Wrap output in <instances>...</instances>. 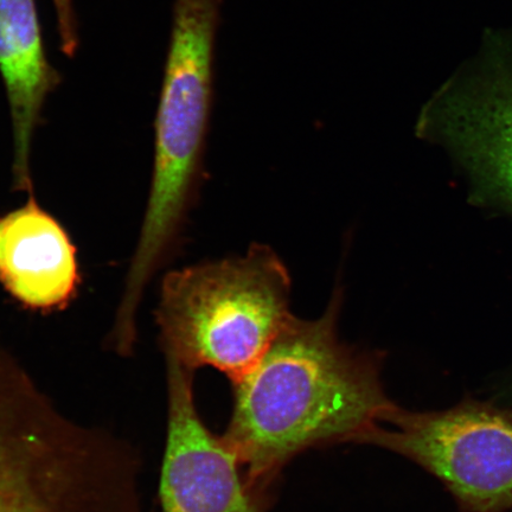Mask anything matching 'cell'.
<instances>
[{"instance_id": "3957f363", "label": "cell", "mask_w": 512, "mask_h": 512, "mask_svg": "<svg viewBox=\"0 0 512 512\" xmlns=\"http://www.w3.org/2000/svg\"><path fill=\"white\" fill-rule=\"evenodd\" d=\"M222 0H175L155 120L151 188L126 284L142 292L170 259L200 176Z\"/></svg>"}, {"instance_id": "9c48e42d", "label": "cell", "mask_w": 512, "mask_h": 512, "mask_svg": "<svg viewBox=\"0 0 512 512\" xmlns=\"http://www.w3.org/2000/svg\"><path fill=\"white\" fill-rule=\"evenodd\" d=\"M0 512H138L104 480L60 460L0 457Z\"/></svg>"}, {"instance_id": "7a4b0ae2", "label": "cell", "mask_w": 512, "mask_h": 512, "mask_svg": "<svg viewBox=\"0 0 512 512\" xmlns=\"http://www.w3.org/2000/svg\"><path fill=\"white\" fill-rule=\"evenodd\" d=\"M291 279L270 247L165 275L156 311L165 361L195 373L211 367L233 383L246 375L294 317Z\"/></svg>"}, {"instance_id": "30bf717a", "label": "cell", "mask_w": 512, "mask_h": 512, "mask_svg": "<svg viewBox=\"0 0 512 512\" xmlns=\"http://www.w3.org/2000/svg\"><path fill=\"white\" fill-rule=\"evenodd\" d=\"M57 29H59L62 53L70 59L79 49V24L73 6V0H53Z\"/></svg>"}, {"instance_id": "8992f818", "label": "cell", "mask_w": 512, "mask_h": 512, "mask_svg": "<svg viewBox=\"0 0 512 512\" xmlns=\"http://www.w3.org/2000/svg\"><path fill=\"white\" fill-rule=\"evenodd\" d=\"M192 371L166 361L168 428L159 480L162 512H262L255 488L233 448L197 411Z\"/></svg>"}, {"instance_id": "5b68a950", "label": "cell", "mask_w": 512, "mask_h": 512, "mask_svg": "<svg viewBox=\"0 0 512 512\" xmlns=\"http://www.w3.org/2000/svg\"><path fill=\"white\" fill-rule=\"evenodd\" d=\"M416 133L444 145L512 208V30L484 38L475 62L427 101Z\"/></svg>"}, {"instance_id": "277c9868", "label": "cell", "mask_w": 512, "mask_h": 512, "mask_svg": "<svg viewBox=\"0 0 512 512\" xmlns=\"http://www.w3.org/2000/svg\"><path fill=\"white\" fill-rule=\"evenodd\" d=\"M357 444L387 448L424 467L463 512L512 509V409L476 400L439 412L395 405Z\"/></svg>"}, {"instance_id": "6da1fadb", "label": "cell", "mask_w": 512, "mask_h": 512, "mask_svg": "<svg viewBox=\"0 0 512 512\" xmlns=\"http://www.w3.org/2000/svg\"><path fill=\"white\" fill-rule=\"evenodd\" d=\"M341 294L322 317H293L256 366L234 384L226 439L255 488L309 448L358 443L395 406L379 362L337 335Z\"/></svg>"}, {"instance_id": "ba28073f", "label": "cell", "mask_w": 512, "mask_h": 512, "mask_svg": "<svg viewBox=\"0 0 512 512\" xmlns=\"http://www.w3.org/2000/svg\"><path fill=\"white\" fill-rule=\"evenodd\" d=\"M0 75L14 136L15 188L34 196L32 140L48 96L61 83V75L51 66L44 48L35 0H0Z\"/></svg>"}, {"instance_id": "52a82bcc", "label": "cell", "mask_w": 512, "mask_h": 512, "mask_svg": "<svg viewBox=\"0 0 512 512\" xmlns=\"http://www.w3.org/2000/svg\"><path fill=\"white\" fill-rule=\"evenodd\" d=\"M0 284L27 309H66L81 285L78 251L34 196L0 217Z\"/></svg>"}]
</instances>
